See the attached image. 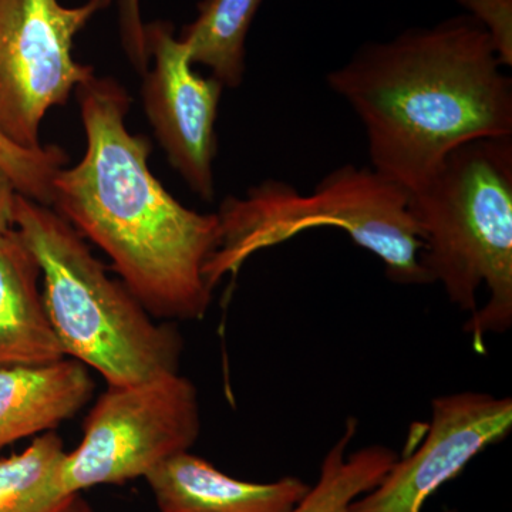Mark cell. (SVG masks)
Here are the masks:
<instances>
[{
	"instance_id": "cell-7",
	"label": "cell",
	"mask_w": 512,
	"mask_h": 512,
	"mask_svg": "<svg viewBox=\"0 0 512 512\" xmlns=\"http://www.w3.org/2000/svg\"><path fill=\"white\" fill-rule=\"evenodd\" d=\"M111 0H0V134L25 150L42 148L50 109L96 76L76 62L74 39Z\"/></svg>"
},
{
	"instance_id": "cell-2",
	"label": "cell",
	"mask_w": 512,
	"mask_h": 512,
	"mask_svg": "<svg viewBox=\"0 0 512 512\" xmlns=\"http://www.w3.org/2000/svg\"><path fill=\"white\" fill-rule=\"evenodd\" d=\"M471 16L367 43L326 77L365 127L370 167L419 190L457 147L512 136V82Z\"/></svg>"
},
{
	"instance_id": "cell-10",
	"label": "cell",
	"mask_w": 512,
	"mask_h": 512,
	"mask_svg": "<svg viewBox=\"0 0 512 512\" xmlns=\"http://www.w3.org/2000/svg\"><path fill=\"white\" fill-rule=\"evenodd\" d=\"M144 480L160 512H289L311 490L296 477L265 484L238 480L190 451L171 457Z\"/></svg>"
},
{
	"instance_id": "cell-13",
	"label": "cell",
	"mask_w": 512,
	"mask_h": 512,
	"mask_svg": "<svg viewBox=\"0 0 512 512\" xmlns=\"http://www.w3.org/2000/svg\"><path fill=\"white\" fill-rule=\"evenodd\" d=\"M64 443L55 431L0 457V512H94L82 493H64L57 481Z\"/></svg>"
},
{
	"instance_id": "cell-14",
	"label": "cell",
	"mask_w": 512,
	"mask_h": 512,
	"mask_svg": "<svg viewBox=\"0 0 512 512\" xmlns=\"http://www.w3.org/2000/svg\"><path fill=\"white\" fill-rule=\"evenodd\" d=\"M264 0H202L198 16L180 37L192 64L210 67L229 89L244 82L247 36Z\"/></svg>"
},
{
	"instance_id": "cell-5",
	"label": "cell",
	"mask_w": 512,
	"mask_h": 512,
	"mask_svg": "<svg viewBox=\"0 0 512 512\" xmlns=\"http://www.w3.org/2000/svg\"><path fill=\"white\" fill-rule=\"evenodd\" d=\"M217 214L220 247L205 268L212 289L224 276L237 274L256 252L319 227L348 232L355 244L383 262L397 284H430L420 262L423 241L410 192L372 167L343 165L309 194L284 181L265 180L244 198L228 197Z\"/></svg>"
},
{
	"instance_id": "cell-3",
	"label": "cell",
	"mask_w": 512,
	"mask_h": 512,
	"mask_svg": "<svg viewBox=\"0 0 512 512\" xmlns=\"http://www.w3.org/2000/svg\"><path fill=\"white\" fill-rule=\"evenodd\" d=\"M420 262L430 284L470 313L466 332L485 352L490 333L512 323V136L480 138L451 151L410 194Z\"/></svg>"
},
{
	"instance_id": "cell-11",
	"label": "cell",
	"mask_w": 512,
	"mask_h": 512,
	"mask_svg": "<svg viewBox=\"0 0 512 512\" xmlns=\"http://www.w3.org/2000/svg\"><path fill=\"white\" fill-rule=\"evenodd\" d=\"M94 389L89 367L72 357L0 369V450L55 431L92 400Z\"/></svg>"
},
{
	"instance_id": "cell-16",
	"label": "cell",
	"mask_w": 512,
	"mask_h": 512,
	"mask_svg": "<svg viewBox=\"0 0 512 512\" xmlns=\"http://www.w3.org/2000/svg\"><path fill=\"white\" fill-rule=\"evenodd\" d=\"M67 164L66 153L57 146L25 150L0 134V165L23 197L52 205L53 178Z\"/></svg>"
},
{
	"instance_id": "cell-1",
	"label": "cell",
	"mask_w": 512,
	"mask_h": 512,
	"mask_svg": "<svg viewBox=\"0 0 512 512\" xmlns=\"http://www.w3.org/2000/svg\"><path fill=\"white\" fill-rule=\"evenodd\" d=\"M86 151L53 178V208L111 261L153 318L198 320L210 309L205 276L220 247L217 212L184 207L150 170L151 146L126 126L131 97L117 80L77 89Z\"/></svg>"
},
{
	"instance_id": "cell-8",
	"label": "cell",
	"mask_w": 512,
	"mask_h": 512,
	"mask_svg": "<svg viewBox=\"0 0 512 512\" xmlns=\"http://www.w3.org/2000/svg\"><path fill=\"white\" fill-rule=\"evenodd\" d=\"M148 57L141 97L150 126L168 161L195 195L215 197L218 107L224 86L195 72L187 47L168 23L146 25Z\"/></svg>"
},
{
	"instance_id": "cell-18",
	"label": "cell",
	"mask_w": 512,
	"mask_h": 512,
	"mask_svg": "<svg viewBox=\"0 0 512 512\" xmlns=\"http://www.w3.org/2000/svg\"><path fill=\"white\" fill-rule=\"evenodd\" d=\"M120 28L128 59L141 74L148 70L146 25L141 20V0H120Z\"/></svg>"
},
{
	"instance_id": "cell-12",
	"label": "cell",
	"mask_w": 512,
	"mask_h": 512,
	"mask_svg": "<svg viewBox=\"0 0 512 512\" xmlns=\"http://www.w3.org/2000/svg\"><path fill=\"white\" fill-rule=\"evenodd\" d=\"M39 264L15 228L0 235V369L62 360L43 295Z\"/></svg>"
},
{
	"instance_id": "cell-17",
	"label": "cell",
	"mask_w": 512,
	"mask_h": 512,
	"mask_svg": "<svg viewBox=\"0 0 512 512\" xmlns=\"http://www.w3.org/2000/svg\"><path fill=\"white\" fill-rule=\"evenodd\" d=\"M485 29L503 67L512 66V0H457Z\"/></svg>"
},
{
	"instance_id": "cell-9",
	"label": "cell",
	"mask_w": 512,
	"mask_h": 512,
	"mask_svg": "<svg viewBox=\"0 0 512 512\" xmlns=\"http://www.w3.org/2000/svg\"><path fill=\"white\" fill-rule=\"evenodd\" d=\"M431 410L423 444L399 457L382 483L353 501L350 512H421L431 494L512 429L510 397L450 394L436 397Z\"/></svg>"
},
{
	"instance_id": "cell-6",
	"label": "cell",
	"mask_w": 512,
	"mask_h": 512,
	"mask_svg": "<svg viewBox=\"0 0 512 512\" xmlns=\"http://www.w3.org/2000/svg\"><path fill=\"white\" fill-rule=\"evenodd\" d=\"M197 389L178 372L127 386H107L83 426V439L64 454L57 481L64 493L146 478L200 437Z\"/></svg>"
},
{
	"instance_id": "cell-4",
	"label": "cell",
	"mask_w": 512,
	"mask_h": 512,
	"mask_svg": "<svg viewBox=\"0 0 512 512\" xmlns=\"http://www.w3.org/2000/svg\"><path fill=\"white\" fill-rule=\"evenodd\" d=\"M13 228L39 264L43 302L66 357L107 386L178 372L183 340L111 278L86 239L53 208L18 194Z\"/></svg>"
},
{
	"instance_id": "cell-15",
	"label": "cell",
	"mask_w": 512,
	"mask_h": 512,
	"mask_svg": "<svg viewBox=\"0 0 512 512\" xmlns=\"http://www.w3.org/2000/svg\"><path fill=\"white\" fill-rule=\"evenodd\" d=\"M357 421L346 420L342 437L323 458L320 476L305 498L289 512H350V505L382 483L399 456L390 448L367 446L349 454Z\"/></svg>"
},
{
	"instance_id": "cell-19",
	"label": "cell",
	"mask_w": 512,
	"mask_h": 512,
	"mask_svg": "<svg viewBox=\"0 0 512 512\" xmlns=\"http://www.w3.org/2000/svg\"><path fill=\"white\" fill-rule=\"evenodd\" d=\"M18 194L12 178L0 165V235L13 228V210Z\"/></svg>"
},
{
	"instance_id": "cell-20",
	"label": "cell",
	"mask_w": 512,
	"mask_h": 512,
	"mask_svg": "<svg viewBox=\"0 0 512 512\" xmlns=\"http://www.w3.org/2000/svg\"><path fill=\"white\" fill-rule=\"evenodd\" d=\"M446 512H457V511H453V510H448V511H446Z\"/></svg>"
}]
</instances>
